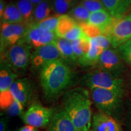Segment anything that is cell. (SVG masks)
Listing matches in <instances>:
<instances>
[{"label":"cell","mask_w":131,"mask_h":131,"mask_svg":"<svg viewBox=\"0 0 131 131\" xmlns=\"http://www.w3.org/2000/svg\"><path fill=\"white\" fill-rule=\"evenodd\" d=\"M73 72L61 58L49 63L40 71V82L46 98H57L72 82Z\"/></svg>","instance_id":"obj_1"},{"label":"cell","mask_w":131,"mask_h":131,"mask_svg":"<svg viewBox=\"0 0 131 131\" xmlns=\"http://www.w3.org/2000/svg\"><path fill=\"white\" fill-rule=\"evenodd\" d=\"M92 102L89 92L83 88L68 91L63 99L64 110L77 130L89 131L92 126Z\"/></svg>","instance_id":"obj_2"},{"label":"cell","mask_w":131,"mask_h":131,"mask_svg":"<svg viewBox=\"0 0 131 131\" xmlns=\"http://www.w3.org/2000/svg\"><path fill=\"white\" fill-rule=\"evenodd\" d=\"M92 99L100 112L118 119L122 113L124 95L101 88L91 89Z\"/></svg>","instance_id":"obj_3"},{"label":"cell","mask_w":131,"mask_h":131,"mask_svg":"<svg viewBox=\"0 0 131 131\" xmlns=\"http://www.w3.org/2000/svg\"><path fill=\"white\" fill-rule=\"evenodd\" d=\"M83 83L91 89L101 88L123 95L125 93V82L121 77L98 68L85 75Z\"/></svg>","instance_id":"obj_4"},{"label":"cell","mask_w":131,"mask_h":131,"mask_svg":"<svg viewBox=\"0 0 131 131\" xmlns=\"http://www.w3.org/2000/svg\"><path fill=\"white\" fill-rule=\"evenodd\" d=\"M32 47L27 42L21 39L17 43L9 47L3 54V58L12 69L17 73L26 71L30 64L31 49Z\"/></svg>","instance_id":"obj_5"},{"label":"cell","mask_w":131,"mask_h":131,"mask_svg":"<svg viewBox=\"0 0 131 131\" xmlns=\"http://www.w3.org/2000/svg\"><path fill=\"white\" fill-rule=\"evenodd\" d=\"M102 35L109 38L113 48L117 49L131 39V15L114 18L102 31Z\"/></svg>","instance_id":"obj_6"},{"label":"cell","mask_w":131,"mask_h":131,"mask_svg":"<svg viewBox=\"0 0 131 131\" xmlns=\"http://www.w3.org/2000/svg\"><path fill=\"white\" fill-rule=\"evenodd\" d=\"M52 109L47 108L38 103H33L21 116L23 122L27 125L37 127L48 126L54 114Z\"/></svg>","instance_id":"obj_7"},{"label":"cell","mask_w":131,"mask_h":131,"mask_svg":"<svg viewBox=\"0 0 131 131\" xmlns=\"http://www.w3.org/2000/svg\"><path fill=\"white\" fill-rule=\"evenodd\" d=\"M124 61L118 50L109 48L103 50L96 66L100 69L121 77L125 69Z\"/></svg>","instance_id":"obj_8"},{"label":"cell","mask_w":131,"mask_h":131,"mask_svg":"<svg viewBox=\"0 0 131 131\" xmlns=\"http://www.w3.org/2000/svg\"><path fill=\"white\" fill-rule=\"evenodd\" d=\"M26 23H4L1 24V53L15 45L24 37L28 28Z\"/></svg>","instance_id":"obj_9"},{"label":"cell","mask_w":131,"mask_h":131,"mask_svg":"<svg viewBox=\"0 0 131 131\" xmlns=\"http://www.w3.org/2000/svg\"><path fill=\"white\" fill-rule=\"evenodd\" d=\"M61 58L58 48L53 43L35 49L32 53L30 64L35 70H39L50 62Z\"/></svg>","instance_id":"obj_10"},{"label":"cell","mask_w":131,"mask_h":131,"mask_svg":"<svg viewBox=\"0 0 131 131\" xmlns=\"http://www.w3.org/2000/svg\"><path fill=\"white\" fill-rule=\"evenodd\" d=\"M57 36L56 33L39 29L33 24L28 26L25 35L21 39L25 41L34 48L53 43Z\"/></svg>","instance_id":"obj_11"},{"label":"cell","mask_w":131,"mask_h":131,"mask_svg":"<svg viewBox=\"0 0 131 131\" xmlns=\"http://www.w3.org/2000/svg\"><path fill=\"white\" fill-rule=\"evenodd\" d=\"M91 131H123L118 121L114 117L102 112L92 117Z\"/></svg>","instance_id":"obj_12"},{"label":"cell","mask_w":131,"mask_h":131,"mask_svg":"<svg viewBox=\"0 0 131 131\" xmlns=\"http://www.w3.org/2000/svg\"><path fill=\"white\" fill-rule=\"evenodd\" d=\"M9 91L18 100L26 106L32 97V84L27 78L17 79L13 83Z\"/></svg>","instance_id":"obj_13"},{"label":"cell","mask_w":131,"mask_h":131,"mask_svg":"<svg viewBox=\"0 0 131 131\" xmlns=\"http://www.w3.org/2000/svg\"><path fill=\"white\" fill-rule=\"evenodd\" d=\"M0 102L1 109L6 111L10 116L21 117L24 114V106L13 95L9 90L0 93Z\"/></svg>","instance_id":"obj_14"},{"label":"cell","mask_w":131,"mask_h":131,"mask_svg":"<svg viewBox=\"0 0 131 131\" xmlns=\"http://www.w3.org/2000/svg\"><path fill=\"white\" fill-rule=\"evenodd\" d=\"M73 122L64 110L54 112L46 131H76Z\"/></svg>","instance_id":"obj_15"},{"label":"cell","mask_w":131,"mask_h":131,"mask_svg":"<svg viewBox=\"0 0 131 131\" xmlns=\"http://www.w3.org/2000/svg\"><path fill=\"white\" fill-rule=\"evenodd\" d=\"M106 10L114 18L124 16L131 7V0H101Z\"/></svg>","instance_id":"obj_16"},{"label":"cell","mask_w":131,"mask_h":131,"mask_svg":"<svg viewBox=\"0 0 131 131\" xmlns=\"http://www.w3.org/2000/svg\"><path fill=\"white\" fill-rule=\"evenodd\" d=\"M18 74L4 60H1L0 68V93L9 91L13 83L16 80Z\"/></svg>","instance_id":"obj_17"},{"label":"cell","mask_w":131,"mask_h":131,"mask_svg":"<svg viewBox=\"0 0 131 131\" xmlns=\"http://www.w3.org/2000/svg\"><path fill=\"white\" fill-rule=\"evenodd\" d=\"M53 44L58 48L61 58L66 63L70 65L77 62V59L75 57L72 42L70 41L57 37Z\"/></svg>","instance_id":"obj_18"},{"label":"cell","mask_w":131,"mask_h":131,"mask_svg":"<svg viewBox=\"0 0 131 131\" xmlns=\"http://www.w3.org/2000/svg\"><path fill=\"white\" fill-rule=\"evenodd\" d=\"M104 50L98 46L92 38H91V47L87 53L77 60V63L81 66L87 67L95 66L97 64L101 54Z\"/></svg>","instance_id":"obj_19"},{"label":"cell","mask_w":131,"mask_h":131,"mask_svg":"<svg viewBox=\"0 0 131 131\" xmlns=\"http://www.w3.org/2000/svg\"><path fill=\"white\" fill-rule=\"evenodd\" d=\"M1 19L4 23H25L19 8L14 3L6 6Z\"/></svg>","instance_id":"obj_20"},{"label":"cell","mask_w":131,"mask_h":131,"mask_svg":"<svg viewBox=\"0 0 131 131\" xmlns=\"http://www.w3.org/2000/svg\"><path fill=\"white\" fill-rule=\"evenodd\" d=\"M114 17L106 10L92 12L88 23L97 26L101 29V32L111 24Z\"/></svg>","instance_id":"obj_21"},{"label":"cell","mask_w":131,"mask_h":131,"mask_svg":"<svg viewBox=\"0 0 131 131\" xmlns=\"http://www.w3.org/2000/svg\"><path fill=\"white\" fill-rule=\"evenodd\" d=\"M77 25V23L69 15L64 14L60 15L58 17V25L55 31L56 35L58 37L64 38L70 30Z\"/></svg>","instance_id":"obj_22"},{"label":"cell","mask_w":131,"mask_h":131,"mask_svg":"<svg viewBox=\"0 0 131 131\" xmlns=\"http://www.w3.org/2000/svg\"><path fill=\"white\" fill-rule=\"evenodd\" d=\"M52 11L51 0H43L35 7L32 23H38L49 17Z\"/></svg>","instance_id":"obj_23"},{"label":"cell","mask_w":131,"mask_h":131,"mask_svg":"<svg viewBox=\"0 0 131 131\" xmlns=\"http://www.w3.org/2000/svg\"><path fill=\"white\" fill-rule=\"evenodd\" d=\"M16 5L22 14L24 23L27 25L30 24L32 23L35 5L29 0H18Z\"/></svg>","instance_id":"obj_24"},{"label":"cell","mask_w":131,"mask_h":131,"mask_svg":"<svg viewBox=\"0 0 131 131\" xmlns=\"http://www.w3.org/2000/svg\"><path fill=\"white\" fill-rule=\"evenodd\" d=\"M71 42L77 60L88 53L91 47V38L88 36Z\"/></svg>","instance_id":"obj_25"},{"label":"cell","mask_w":131,"mask_h":131,"mask_svg":"<svg viewBox=\"0 0 131 131\" xmlns=\"http://www.w3.org/2000/svg\"><path fill=\"white\" fill-rule=\"evenodd\" d=\"M52 12L55 15H64L74 6L75 0H51Z\"/></svg>","instance_id":"obj_26"},{"label":"cell","mask_w":131,"mask_h":131,"mask_svg":"<svg viewBox=\"0 0 131 131\" xmlns=\"http://www.w3.org/2000/svg\"><path fill=\"white\" fill-rule=\"evenodd\" d=\"M69 15L78 24L83 23H88L91 15L89 11L81 4L74 6L69 12Z\"/></svg>","instance_id":"obj_27"},{"label":"cell","mask_w":131,"mask_h":131,"mask_svg":"<svg viewBox=\"0 0 131 131\" xmlns=\"http://www.w3.org/2000/svg\"><path fill=\"white\" fill-rule=\"evenodd\" d=\"M59 16H60L57 15L49 16V17L40 21V22L38 23L31 24H33L36 27H38L39 29H42V30L55 32L57 25H58Z\"/></svg>","instance_id":"obj_28"},{"label":"cell","mask_w":131,"mask_h":131,"mask_svg":"<svg viewBox=\"0 0 131 131\" xmlns=\"http://www.w3.org/2000/svg\"><path fill=\"white\" fill-rule=\"evenodd\" d=\"M78 26L81 27L83 32L90 38L102 35L101 29L93 24H89L88 23H83L78 24Z\"/></svg>","instance_id":"obj_29"},{"label":"cell","mask_w":131,"mask_h":131,"mask_svg":"<svg viewBox=\"0 0 131 131\" xmlns=\"http://www.w3.org/2000/svg\"><path fill=\"white\" fill-rule=\"evenodd\" d=\"M81 4L91 12L106 10L101 0H82Z\"/></svg>","instance_id":"obj_30"},{"label":"cell","mask_w":131,"mask_h":131,"mask_svg":"<svg viewBox=\"0 0 131 131\" xmlns=\"http://www.w3.org/2000/svg\"><path fill=\"white\" fill-rule=\"evenodd\" d=\"M118 51L124 61L131 65V39L120 46Z\"/></svg>","instance_id":"obj_31"},{"label":"cell","mask_w":131,"mask_h":131,"mask_svg":"<svg viewBox=\"0 0 131 131\" xmlns=\"http://www.w3.org/2000/svg\"><path fill=\"white\" fill-rule=\"evenodd\" d=\"M86 37H87V35L83 32V31L82 30L81 27L78 24L77 26L73 27L72 30H70L65 35L64 38L67 39V40L70 41H72L78 40V39Z\"/></svg>","instance_id":"obj_32"},{"label":"cell","mask_w":131,"mask_h":131,"mask_svg":"<svg viewBox=\"0 0 131 131\" xmlns=\"http://www.w3.org/2000/svg\"><path fill=\"white\" fill-rule=\"evenodd\" d=\"M92 39L98 46L102 47L104 50L109 49L111 45H112L111 41L109 38L106 35H100L98 37L92 38Z\"/></svg>","instance_id":"obj_33"},{"label":"cell","mask_w":131,"mask_h":131,"mask_svg":"<svg viewBox=\"0 0 131 131\" xmlns=\"http://www.w3.org/2000/svg\"><path fill=\"white\" fill-rule=\"evenodd\" d=\"M0 131H8L7 118H1L0 121Z\"/></svg>","instance_id":"obj_34"},{"label":"cell","mask_w":131,"mask_h":131,"mask_svg":"<svg viewBox=\"0 0 131 131\" xmlns=\"http://www.w3.org/2000/svg\"><path fill=\"white\" fill-rule=\"evenodd\" d=\"M17 131H38L37 127L26 124L24 126L19 128Z\"/></svg>","instance_id":"obj_35"},{"label":"cell","mask_w":131,"mask_h":131,"mask_svg":"<svg viewBox=\"0 0 131 131\" xmlns=\"http://www.w3.org/2000/svg\"><path fill=\"white\" fill-rule=\"evenodd\" d=\"M5 8H6V6H5L4 0H1V1H0V16H1V18L3 16Z\"/></svg>","instance_id":"obj_36"},{"label":"cell","mask_w":131,"mask_h":131,"mask_svg":"<svg viewBox=\"0 0 131 131\" xmlns=\"http://www.w3.org/2000/svg\"><path fill=\"white\" fill-rule=\"evenodd\" d=\"M30 2H32L34 5H36L37 6V4H38L39 3H40L41 1H43V0H29Z\"/></svg>","instance_id":"obj_37"},{"label":"cell","mask_w":131,"mask_h":131,"mask_svg":"<svg viewBox=\"0 0 131 131\" xmlns=\"http://www.w3.org/2000/svg\"><path fill=\"white\" fill-rule=\"evenodd\" d=\"M129 126H130V129H131V108L129 111Z\"/></svg>","instance_id":"obj_38"},{"label":"cell","mask_w":131,"mask_h":131,"mask_svg":"<svg viewBox=\"0 0 131 131\" xmlns=\"http://www.w3.org/2000/svg\"><path fill=\"white\" fill-rule=\"evenodd\" d=\"M129 87H130V89L131 92V73L129 75Z\"/></svg>","instance_id":"obj_39"},{"label":"cell","mask_w":131,"mask_h":131,"mask_svg":"<svg viewBox=\"0 0 131 131\" xmlns=\"http://www.w3.org/2000/svg\"><path fill=\"white\" fill-rule=\"evenodd\" d=\"M76 131H85V130H77ZM89 131H91V130H89Z\"/></svg>","instance_id":"obj_40"},{"label":"cell","mask_w":131,"mask_h":131,"mask_svg":"<svg viewBox=\"0 0 131 131\" xmlns=\"http://www.w3.org/2000/svg\"><path fill=\"white\" fill-rule=\"evenodd\" d=\"M130 14V15H131V10H130V14Z\"/></svg>","instance_id":"obj_41"}]
</instances>
